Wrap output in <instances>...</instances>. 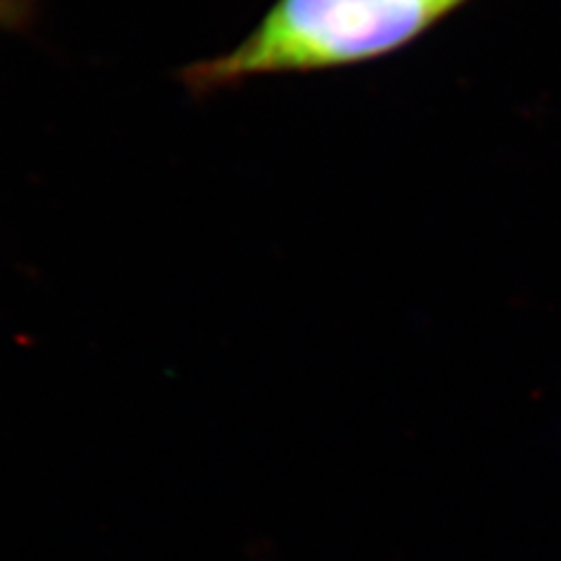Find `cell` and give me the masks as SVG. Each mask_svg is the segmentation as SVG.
<instances>
[{
	"instance_id": "cell-1",
	"label": "cell",
	"mask_w": 561,
	"mask_h": 561,
	"mask_svg": "<svg viewBox=\"0 0 561 561\" xmlns=\"http://www.w3.org/2000/svg\"><path fill=\"white\" fill-rule=\"evenodd\" d=\"M472 0H274L225 55L192 64L183 82L214 94L274 76L373 64L414 45Z\"/></svg>"
},
{
	"instance_id": "cell-2",
	"label": "cell",
	"mask_w": 561,
	"mask_h": 561,
	"mask_svg": "<svg viewBox=\"0 0 561 561\" xmlns=\"http://www.w3.org/2000/svg\"><path fill=\"white\" fill-rule=\"evenodd\" d=\"M33 16V0H0V28H22Z\"/></svg>"
}]
</instances>
